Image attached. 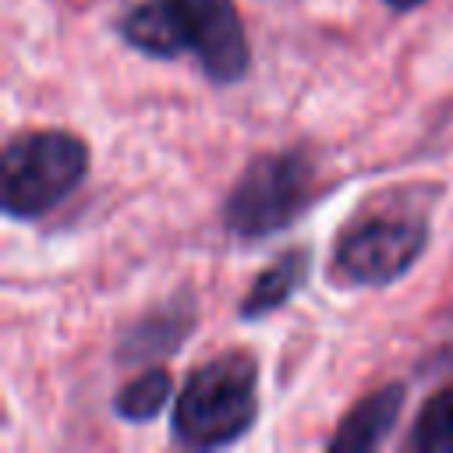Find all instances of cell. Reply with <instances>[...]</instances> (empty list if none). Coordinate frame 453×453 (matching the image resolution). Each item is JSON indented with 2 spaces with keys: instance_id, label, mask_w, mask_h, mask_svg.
<instances>
[{
  "instance_id": "obj_1",
  "label": "cell",
  "mask_w": 453,
  "mask_h": 453,
  "mask_svg": "<svg viewBox=\"0 0 453 453\" xmlns=\"http://www.w3.org/2000/svg\"><path fill=\"white\" fill-rule=\"evenodd\" d=\"M120 35L156 60L195 53L202 71L219 85L241 81L251 64L234 0H145L124 14Z\"/></svg>"
},
{
  "instance_id": "obj_2",
  "label": "cell",
  "mask_w": 453,
  "mask_h": 453,
  "mask_svg": "<svg viewBox=\"0 0 453 453\" xmlns=\"http://www.w3.org/2000/svg\"><path fill=\"white\" fill-rule=\"evenodd\" d=\"M258 368L255 357L230 350L205 361L173 403V435L195 449H216L237 442L258 414Z\"/></svg>"
},
{
  "instance_id": "obj_3",
  "label": "cell",
  "mask_w": 453,
  "mask_h": 453,
  "mask_svg": "<svg viewBox=\"0 0 453 453\" xmlns=\"http://www.w3.org/2000/svg\"><path fill=\"white\" fill-rule=\"evenodd\" d=\"M88 173V145L71 131H25L4 149V212L35 219L64 202Z\"/></svg>"
},
{
  "instance_id": "obj_4",
  "label": "cell",
  "mask_w": 453,
  "mask_h": 453,
  "mask_svg": "<svg viewBox=\"0 0 453 453\" xmlns=\"http://www.w3.org/2000/svg\"><path fill=\"white\" fill-rule=\"evenodd\" d=\"M311 173L315 170L301 149L251 159L223 202L226 230L255 241L290 226L311 202Z\"/></svg>"
},
{
  "instance_id": "obj_5",
  "label": "cell",
  "mask_w": 453,
  "mask_h": 453,
  "mask_svg": "<svg viewBox=\"0 0 453 453\" xmlns=\"http://www.w3.org/2000/svg\"><path fill=\"white\" fill-rule=\"evenodd\" d=\"M428 244V216L418 205H382L357 216L336 241L333 273L347 283H393L403 276Z\"/></svg>"
},
{
  "instance_id": "obj_6",
  "label": "cell",
  "mask_w": 453,
  "mask_h": 453,
  "mask_svg": "<svg viewBox=\"0 0 453 453\" xmlns=\"http://www.w3.org/2000/svg\"><path fill=\"white\" fill-rule=\"evenodd\" d=\"M400 407H403V386H382V389L368 393L361 403H354L347 411V418L340 421V428L329 439V449H343V453L375 449L396 425Z\"/></svg>"
},
{
  "instance_id": "obj_7",
  "label": "cell",
  "mask_w": 453,
  "mask_h": 453,
  "mask_svg": "<svg viewBox=\"0 0 453 453\" xmlns=\"http://www.w3.org/2000/svg\"><path fill=\"white\" fill-rule=\"evenodd\" d=\"M308 269H311V262H308L304 248L283 251L269 269H262L255 276L248 297L241 301V319H262L273 308H280L283 301H290L301 290V283L308 280Z\"/></svg>"
},
{
  "instance_id": "obj_8",
  "label": "cell",
  "mask_w": 453,
  "mask_h": 453,
  "mask_svg": "<svg viewBox=\"0 0 453 453\" xmlns=\"http://www.w3.org/2000/svg\"><path fill=\"white\" fill-rule=\"evenodd\" d=\"M170 400V375L163 368H149L134 375L120 393H117V414L124 421H149L156 418Z\"/></svg>"
},
{
  "instance_id": "obj_9",
  "label": "cell",
  "mask_w": 453,
  "mask_h": 453,
  "mask_svg": "<svg viewBox=\"0 0 453 453\" xmlns=\"http://www.w3.org/2000/svg\"><path fill=\"white\" fill-rule=\"evenodd\" d=\"M188 315H159V319H145L131 329L127 343H124V357H152V354H166L180 343V336L188 333Z\"/></svg>"
},
{
  "instance_id": "obj_10",
  "label": "cell",
  "mask_w": 453,
  "mask_h": 453,
  "mask_svg": "<svg viewBox=\"0 0 453 453\" xmlns=\"http://www.w3.org/2000/svg\"><path fill=\"white\" fill-rule=\"evenodd\" d=\"M411 446L428 453H453V386L432 396V403L421 411Z\"/></svg>"
},
{
  "instance_id": "obj_11",
  "label": "cell",
  "mask_w": 453,
  "mask_h": 453,
  "mask_svg": "<svg viewBox=\"0 0 453 453\" xmlns=\"http://www.w3.org/2000/svg\"><path fill=\"white\" fill-rule=\"evenodd\" d=\"M389 7H396V11H411V7H421L425 0H386Z\"/></svg>"
}]
</instances>
